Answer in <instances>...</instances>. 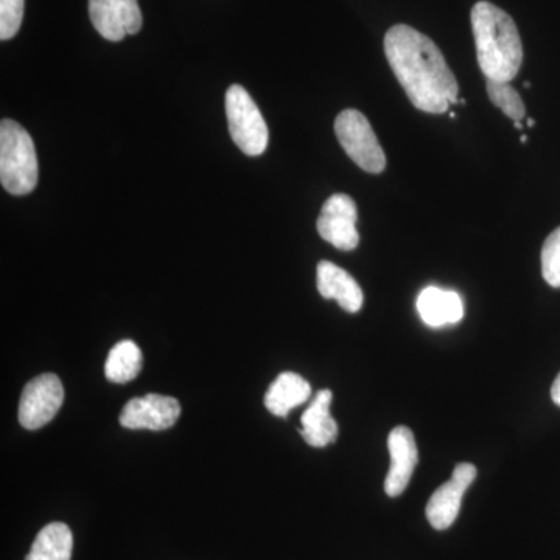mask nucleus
<instances>
[{
    "label": "nucleus",
    "instance_id": "obj_12",
    "mask_svg": "<svg viewBox=\"0 0 560 560\" xmlns=\"http://www.w3.org/2000/svg\"><path fill=\"white\" fill-rule=\"evenodd\" d=\"M316 282L320 296L324 300L337 301L346 312L357 313L363 307V291L359 282L331 261H319L316 268Z\"/></svg>",
    "mask_w": 560,
    "mask_h": 560
},
{
    "label": "nucleus",
    "instance_id": "obj_7",
    "mask_svg": "<svg viewBox=\"0 0 560 560\" xmlns=\"http://www.w3.org/2000/svg\"><path fill=\"white\" fill-rule=\"evenodd\" d=\"M357 220H359V210L355 201L349 195L335 194L324 202L316 230L320 237L335 248L352 250L360 243Z\"/></svg>",
    "mask_w": 560,
    "mask_h": 560
},
{
    "label": "nucleus",
    "instance_id": "obj_9",
    "mask_svg": "<svg viewBox=\"0 0 560 560\" xmlns=\"http://www.w3.org/2000/svg\"><path fill=\"white\" fill-rule=\"evenodd\" d=\"M475 478H477V467L474 464L460 463L453 470L451 480L444 482L431 495L425 514L434 529L451 528L453 522L458 517L464 493L469 489Z\"/></svg>",
    "mask_w": 560,
    "mask_h": 560
},
{
    "label": "nucleus",
    "instance_id": "obj_23",
    "mask_svg": "<svg viewBox=\"0 0 560 560\" xmlns=\"http://www.w3.org/2000/svg\"><path fill=\"white\" fill-rule=\"evenodd\" d=\"M534 124H536V121H534L533 119L528 120V127H534Z\"/></svg>",
    "mask_w": 560,
    "mask_h": 560
},
{
    "label": "nucleus",
    "instance_id": "obj_6",
    "mask_svg": "<svg viewBox=\"0 0 560 560\" xmlns=\"http://www.w3.org/2000/svg\"><path fill=\"white\" fill-rule=\"evenodd\" d=\"M65 401V388L55 374H40L22 390L18 418L25 430H38L47 425L60 411Z\"/></svg>",
    "mask_w": 560,
    "mask_h": 560
},
{
    "label": "nucleus",
    "instance_id": "obj_22",
    "mask_svg": "<svg viewBox=\"0 0 560 560\" xmlns=\"http://www.w3.org/2000/svg\"><path fill=\"white\" fill-rule=\"evenodd\" d=\"M514 127L517 128V130H522L523 125L521 124V121H515Z\"/></svg>",
    "mask_w": 560,
    "mask_h": 560
},
{
    "label": "nucleus",
    "instance_id": "obj_10",
    "mask_svg": "<svg viewBox=\"0 0 560 560\" xmlns=\"http://www.w3.org/2000/svg\"><path fill=\"white\" fill-rule=\"evenodd\" d=\"M90 14L95 31L113 43L142 28L138 0H90Z\"/></svg>",
    "mask_w": 560,
    "mask_h": 560
},
{
    "label": "nucleus",
    "instance_id": "obj_2",
    "mask_svg": "<svg viewBox=\"0 0 560 560\" xmlns=\"http://www.w3.org/2000/svg\"><path fill=\"white\" fill-rule=\"evenodd\" d=\"M471 31L478 65L486 79L510 83L522 68L523 46L517 25L506 13L481 0L471 9Z\"/></svg>",
    "mask_w": 560,
    "mask_h": 560
},
{
    "label": "nucleus",
    "instance_id": "obj_18",
    "mask_svg": "<svg viewBox=\"0 0 560 560\" xmlns=\"http://www.w3.org/2000/svg\"><path fill=\"white\" fill-rule=\"evenodd\" d=\"M488 95L490 102L503 110L504 116L514 121H521L525 117L526 108L521 94L510 83L488 80Z\"/></svg>",
    "mask_w": 560,
    "mask_h": 560
},
{
    "label": "nucleus",
    "instance_id": "obj_5",
    "mask_svg": "<svg viewBox=\"0 0 560 560\" xmlns=\"http://www.w3.org/2000/svg\"><path fill=\"white\" fill-rule=\"evenodd\" d=\"M335 135L350 160L364 172L377 175L385 171L386 156L381 142L372 130L370 120L360 110H342L335 120Z\"/></svg>",
    "mask_w": 560,
    "mask_h": 560
},
{
    "label": "nucleus",
    "instance_id": "obj_14",
    "mask_svg": "<svg viewBox=\"0 0 560 560\" xmlns=\"http://www.w3.org/2000/svg\"><path fill=\"white\" fill-rule=\"evenodd\" d=\"M418 312L427 326L440 329V327L459 323L464 316V305L455 291L427 287L425 290L420 291Z\"/></svg>",
    "mask_w": 560,
    "mask_h": 560
},
{
    "label": "nucleus",
    "instance_id": "obj_8",
    "mask_svg": "<svg viewBox=\"0 0 560 560\" xmlns=\"http://www.w3.org/2000/svg\"><path fill=\"white\" fill-rule=\"evenodd\" d=\"M180 416V405L175 397L147 394L125 405L120 425L130 430L161 431L172 429Z\"/></svg>",
    "mask_w": 560,
    "mask_h": 560
},
{
    "label": "nucleus",
    "instance_id": "obj_1",
    "mask_svg": "<svg viewBox=\"0 0 560 560\" xmlns=\"http://www.w3.org/2000/svg\"><path fill=\"white\" fill-rule=\"evenodd\" d=\"M385 54L405 94L419 110L444 114L459 102L458 81L429 36L410 25H394L385 36Z\"/></svg>",
    "mask_w": 560,
    "mask_h": 560
},
{
    "label": "nucleus",
    "instance_id": "obj_16",
    "mask_svg": "<svg viewBox=\"0 0 560 560\" xmlns=\"http://www.w3.org/2000/svg\"><path fill=\"white\" fill-rule=\"evenodd\" d=\"M72 547L73 537L69 526L60 522L49 523L39 530L25 560H70Z\"/></svg>",
    "mask_w": 560,
    "mask_h": 560
},
{
    "label": "nucleus",
    "instance_id": "obj_15",
    "mask_svg": "<svg viewBox=\"0 0 560 560\" xmlns=\"http://www.w3.org/2000/svg\"><path fill=\"white\" fill-rule=\"evenodd\" d=\"M311 396V383L294 372H282L265 394V407L271 415L287 418L293 408L305 404Z\"/></svg>",
    "mask_w": 560,
    "mask_h": 560
},
{
    "label": "nucleus",
    "instance_id": "obj_11",
    "mask_svg": "<svg viewBox=\"0 0 560 560\" xmlns=\"http://www.w3.org/2000/svg\"><path fill=\"white\" fill-rule=\"evenodd\" d=\"M390 466L385 480L388 497H399L408 488L416 466L419 463L415 434L407 427H396L388 436Z\"/></svg>",
    "mask_w": 560,
    "mask_h": 560
},
{
    "label": "nucleus",
    "instance_id": "obj_21",
    "mask_svg": "<svg viewBox=\"0 0 560 560\" xmlns=\"http://www.w3.org/2000/svg\"><path fill=\"white\" fill-rule=\"evenodd\" d=\"M551 399L558 407H560V374L556 377L551 386Z\"/></svg>",
    "mask_w": 560,
    "mask_h": 560
},
{
    "label": "nucleus",
    "instance_id": "obj_13",
    "mask_svg": "<svg viewBox=\"0 0 560 560\" xmlns=\"http://www.w3.org/2000/svg\"><path fill=\"white\" fill-rule=\"evenodd\" d=\"M331 397L330 389H320L302 415L301 434L312 447L323 448L337 441L338 423L330 415Z\"/></svg>",
    "mask_w": 560,
    "mask_h": 560
},
{
    "label": "nucleus",
    "instance_id": "obj_3",
    "mask_svg": "<svg viewBox=\"0 0 560 560\" xmlns=\"http://www.w3.org/2000/svg\"><path fill=\"white\" fill-rule=\"evenodd\" d=\"M38 158L35 143L20 124L0 125V180L11 195H27L38 184Z\"/></svg>",
    "mask_w": 560,
    "mask_h": 560
},
{
    "label": "nucleus",
    "instance_id": "obj_19",
    "mask_svg": "<svg viewBox=\"0 0 560 560\" xmlns=\"http://www.w3.org/2000/svg\"><path fill=\"white\" fill-rule=\"evenodd\" d=\"M541 275L548 285L560 287V228L548 235L541 248Z\"/></svg>",
    "mask_w": 560,
    "mask_h": 560
},
{
    "label": "nucleus",
    "instance_id": "obj_17",
    "mask_svg": "<svg viewBox=\"0 0 560 560\" xmlns=\"http://www.w3.org/2000/svg\"><path fill=\"white\" fill-rule=\"evenodd\" d=\"M140 370H142V352H140L139 346L135 341L117 342L109 350L105 363V375L109 382L124 385V383L135 381Z\"/></svg>",
    "mask_w": 560,
    "mask_h": 560
},
{
    "label": "nucleus",
    "instance_id": "obj_4",
    "mask_svg": "<svg viewBox=\"0 0 560 560\" xmlns=\"http://www.w3.org/2000/svg\"><path fill=\"white\" fill-rule=\"evenodd\" d=\"M226 116L235 145L248 156H260L267 150L270 139L267 121L248 91L238 84L226 92Z\"/></svg>",
    "mask_w": 560,
    "mask_h": 560
},
{
    "label": "nucleus",
    "instance_id": "obj_20",
    "mask_svg": "<svg viewBox=\"0 0 560 560\" xmlns=\"http://www.w3.org/2000/svg\"><path fill=\"white\" fill-rule=\"evenodd\" d=\"M24 18V0H0V39L13 38Z\"/></svg>",
    "mask_w": 560,
    "mask_h": 560
},
{
    "label": "nucleus",
    "instance_id": "obj_24",
    "mask_svg": "<svg viewBox=\"0 0 560 560\" xmlns=\"http://www.w3.org/2000/svg\"><path fill=\"white\" fill-rule=\"evenodd\" d=\"M521 140H522V142H523V143H525V142H526V140H528V138H526V136H525V135H523V136H522V138H521Z\"/></svg>",
    "mask_w": 560,
    "mask_h": 560
}]
</instances>
